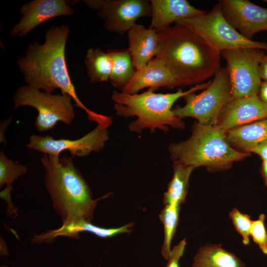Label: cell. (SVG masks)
<instances>
[{
    "instance_id": "obj_24",
    "label": "cell",
    "mask_w": 267,
    "mask_h": 267,
    "mask_svg": "<svg viewBox=\"0 0 267 267\" xmlns=\"http://www.w3.org/2000/svg\"><path fill=\"white\" fill-rule=\"evenodd\" d=\"M84 62L90 82L96 83L109 81L112 60L107 51L105 52L99 47H90L87 51Z\"/></svg>"
},
{
    "instance_id": "obj_17",
    "label": "cell",
    "mask_w": 267,
    "mask_h": 267,
    "mask_svg": "<svg viewBox=\"0 0 267 267\" xmlns=\"http://www.w3.org/2000/svg\"><path fill=\"white\" fill-rule=\"evenodd\" d=\"M152 15L150 28L158 32L173 23L206 12L191 5L186 0H151Z\"/></svg>"
},
{
    "instance_id": "obj_10",
    "label": "cell",
    "mask_w": 267,
    "mask_h": 267,
    "mask_svg": "<svg viewBox=\"0 0 267 267\" xmlns=\"http://www.w3.org/2000/svg\"><path fill=\"white\" fill-rule=\"evenodd\" d=\"M84 2L97 11L107 31L122 35L142 17H151L150 0H86Z\"/></svg>"
},
{
    "instance_id": "obj_25",
    "label": "cell",
    "mask_w": 267,
    "mask_h": 267,
    "mask_svg": "<svg viewBox=\"0 0 267 267\" xmlns=\"http://www.w3.org/2000/svg\"><path fill=\"white\" fill-rule=\"evenodd\" d=\"M180 206L176 204L165 205L159 215L163 222L164 237L162 248L163 257L168 260L171 254V245L172 239L178 226Z\"/></svg>"
},
{
    "instance_id": "obj_28",
    "label": "cell",
    "mask_w": 267,
    "mask_h": 267,
    "mask_svg": "<svg viewBox=\"0 0 267 267\" xmlns=\"http://www.w3.org/2000/svg\"><path fill=\"white\" fill-rule=\"evenodd\" d=\"M186 244V240L184 238L174 247L171 250L166 267H179L178 262L183 254Z\"/></svg>"
},
{
    "instance_id": "obj_12",
    "label": "cell",
    "mask_w": 267,
    "mask_h": 267,
    "mask_svg": "<svg viewBox=\"0 0 267 267\" xmlns=\"http://www.w3.org/2000/svg\"><path fill=\"white\" fill-rule=\"evenodd\" d=\"M228 23L246 39L252 40L258 33L267 31V8L248 0L219 1Z\"/></svg>"
},
{
    "instance_id": "obj_4",
    "label": "cell",
    "mask_w": 267,
    "mask_h": 267,
    "mask_svg": "<svg viewBox=\"0 0 267 267\" xmlns=\"http://www.w3.org/2000/svg\"><path fill=\"white\" fill-rule=\"evenodd\" d=\"M211 83L209 81L195 85L186 91L179 89L174 93H156L153 89L132 94L114 90L111 99L117 115L124 118L137 117L129 125L131 132L140 133L144 129H150L151 132L156 129L167 132L169 126L183 130L185 125L174 114L173 105L189 93L206 89Z\"/></svg>"
},
{
    "instance_id": "obj_9",
    "label": "cell",
    "mask_w": 267,
    "mask_h": 267,
    "mask_svg": "<svg viewBox=\"0 0 267 267\" xmlns=\"http://www.w3.org/2000/svg\"><path fill=\"white\" fill-rule=\"evenodd\" d=\"M266 54L264 49L251 47L230 48L220 52L227 63L232 98L259 95L262 83L259 68Z\"/></svg>"
},
{
    "instance_id": "obj_19",
    "label": "cell",
    "mask_w": 267,
    "mask_h": 267,
    "mask_svg": "<svg viewBox=\"0 0 267 267\" xmlns=\"http://www.w3.org/2000/svg\"><path fill=\"white\" fill-rule=\"evenodd\" d=\"M231 145L246 152L249 148L267 140V118L226 132Z\"/></svg>"
},
{
    "instance_id": "obj_26",
    "label": "cell",
    "mask_w": 267,
    "mask_h": 267,
    "mask_svg": "<svg viewBox=\"0 0 267 267\" xmlns=\"http://www.w3.org/2000/svg\"><path fill=\"white\" fill-rule=\"evenodd\" d=\"M236 230L242 236L243 243L247 245L250 243V231L252 221L248 215L241 213L237 209L233 208L229 213Z\"/></svg>"
},
{
    "instance_id": "obj_11",
    "label": "cell",
    "mask_w": 267,
    "mask_h": 267,
    "mask_svg": "<svg viewBox=\"0 0 267 267\" xmlns=\"http://www.w3.org/2000/svg\"><path fill=\"white\" fill-rule=\"evenodd\" d=\"M109 138L107 128L97 125L83 136L74 140L33 134L29 137L26 146L44 154L59 155L66 150L72 157H82L89 155L92 152L100 151L105 147Z\"/></svg>"
},
{
    "instance_id": "obj_31",
    "label": "cell",
    "mask_w": 267,
    "mask_h": 267,
    "mask_svg": "<svg viewBox=\"0 0 267 267\" xmlns=\"http://www.w3.org/2000/svg\"><path fill=\"white\" fill-rule=\"evenodd\" d=\"M259 96L261 100L267 105V82L262 81Z\"/></svg>"
},
{
    "instance_id": "obj_14",
    "label": "cell",
    "mask_w": 267,
    "mask_h": 267,
    "mask_svg": "<svg viewBox=\"0 0 267 267\" xmlns=\"http://www.w3.org/2000/svg\"><path fill=\"white\" fill-rule=\"evenodd\" d=\"M267 118V105L258 96L232 98L223 107L217 126L226 132Z\"/></svg>"
},
{
    "instance_id": "obj_20",
    "label": "cell",
    "mask_w": 267,
    "mask_h": 267,
    "mask_svg": "<svg viewBox=\"0 0 267 267\" xmlns=\"http://www.w3.org/2000/svg\"><path fill=\"white\" fill-rule=\"evenodd\" d=\"M192 267H245V265L235 254L221 245L207 244L198 250Z\"/></svg>"
},
{
    "instance_id": "obj_5",
    "label": "cell",
    "mask_w": 267,
    "mask_h": 267,
    "mask_svg": "<svg viewBox=\"0 0 267 267\" xmlns=\"http://www.w3.org/2000/svg\"><path fill=\"white\" fill-rule=\"evenodd\" d=\"M169 151L174 162H179L194 169L205 167L212 171L229 169L233 162L249 155V153L231 146L227 140L226 131L217 126L198 123L193 125L189 138L170 144Z\"/></svg>"
},
{
    "instance_id": "obj_30",
    "label": "cell",
    "mask_w": 267,
    "mask_h": 267,
    "mask_svg": "<svg viewBox=\"0 0 267 267\" xmlns=\"http://www.w3.org/2000/svg\"><path fill=\"white\" fill-rule=\"evenodd\" d=\"M259 73L261 80L267 82V54L265 55L260 62Z\"/></svg>"
},
{
    "instance_id": "obj_13",
    "label": "cell",
    "mask_w": 267,
    "mask_h": 267,
    "mask_svg": "<svg viewBox=\"0 0 267 267\" xmlns=\"http://www.w3.org/2000/svg\"><path fill=\"white\" fill-rule=\"evenodd\" d=\"M19 12L22 16L10 32L13 37L23 38L42 23L74 12L65 0H34L21 5Z\"/></svg>"
},
{
    "instance_id": "obj_15",
    "label": "cell",
    "mask_w": 267,
    "mask_h": 267,
    "mask_svg": "<svg viewBox=\"0 0 267 267\" xmlns=\"http://www.w3.org/2000/svg\"><path fill=\"white\" fill-rule=\"evenodd\" d=\"M178 87H181L180 83L165 63L155 57L145 66L136 71L122 92L132 94L147 88L154 89L159 88L172 89Z\"/></svg>"
},
{
    "instance_id": "obj_16",
    "label": "cell",
    "mask_w": 267,
    "mask_h": 267,
    "mask_svg": "<svg viewBox=\"0 0 267 267\" xmlns=\"http://www.w3.org/2000/svg\"><path fill=\"white\" fill-rule=\"evenodd\" d=\"M133 223L117 228H103L91 223V222L81 220L67 223H63L55 229H49L39 234L34 235L30 240L33 244L50 243L59 236H66L69 238L79 239V233L87 232L92 233L100 238H109L116 235L130 233Z\"/></svg>"
},
{
    "instance_id": "obj_27",
    "label": "cell",
    "mask_w": 267,
    "mask_h": 267,
    "mask_svg": "<svg viewBox=\"0 0 267 267\" xmlns=\"http://www.w3.org/2000/svg\"><path fill=\"white\" fill-rule=\"evenodd\" d=\"M265 219V215L261 214L257 220L252 221L250 235L263 253L267 255V232L264 223Z\"/></svg>"
},
{
    "instance_id": "obj_32",
    "label": "cell",
    "mask_w": 267,
    "mask_h": 267,
    "mask_svg": "<svg viewBox=\"0 0 267 267\" xmlns=\"http://www.w3.org/2000/svg\"><path fill=\"white\" fill-rule=\"evenodd\" d=\"M262 174L265 184L267 186V160L263 161L262 165Z\"/></svg>"
},
{
    "instance_id": "obj_2",
    "label": "cell",
    "mask_w": 267,
    "mask_h": 267,
    "mask_svg": "<svg viewBox=\"0 0 267 267\" xmlns=\"http://www.w3.org/2000/svg\"><path fill=\"white\" fill-rule=\"evenodd\" d=\"M158 33L159 50L156 57L181 87L204 83L220 69V53L190 29L175 25Z\"/></svg>"
},
{
    "instance_id": "obj_18",
    "label": "cell",
    "mask_w": 267,
    "mask_h": 267,
    "mask_svg": "<svg viewBox=\"0 0 267 267\" xmlns=\"http://www.w3.org/2000/svg\"><path fill=\"white\" fill-rule=\"evenodd\" d=\"M128 49L136 70L145 66L159 50V35L157 31L136 23L127 32Z\"/></svg>"
},
{
    "instance_id": "obj_8",
    "label": "cell",
    "mask_w": 267,
    "mask_h": 267,
    "mask_svg": "<svg viewBox=\"0 0 267 267\" xmlns=\"http://www.w3.org/2000/svg\"><path fill=\"white\" fill-rule=\"evenodd\" d=\"M15 108L31 106L38 112L34 125L38 131L52 129L59 122L70 125L75 118L72 98L67 94H53L28 85L19 87L13 96Z\"/></svg>"
},
{
    "instance_id": "obj_34",
    "label": "cell",
    "mask_w": 267,
    "mask_h": 267,
    "mask_svg": "<svg viewBox=\"0 0 267 267\" xmlns=\"http://www.w3.org/2000/svg\"><path fill=\"white\" fill-rule=\"evenodd\" d=\"M264 2H265L266 3H267V0H263Z\"/></svg>"
},
{
    "instance_id": "obj_7",
    "label": "cell",
    "mask_w": 267,
    "mask_h": 267,
    "mask_svg": "<svg viewBox=\"0 0 267 267\" xmlns=\"http://www.w3.org/2000/svg\"><path fill=\"white\" fill-rule=\"evenodd\" d=\"M183 98L184 105L173 109L177 117L180 119L192 117L200 124L216 126L221 110L232 98L226 67L220 68L215 75L213 81L202 92L199 94L190 92Z\"/></svg>"
},
{
    "instance_id": "obj_1",
    "label": "cell",
    "mask_w": 267,
    "mask_h": 267,
    "mask_svg": "<svg viewBox=\"0 0 267 267\" xmlns=\"http://www.w3.org/2000/svg\"><path fill=\"white\" fill-rule=\"evenodd\" d=\"M70 33L67 25L47 30L43 44L35 41L28 46L25 54L17 60V66L26 85L53 93L59 89L71 96L75 105L84 110L90 121L107 128L111 117L94 112L79 99L68 69L65 48Z\"/></svg>"
},
{
    "instance_id": "obj_3",
    "label": "cell",
    "mask_w": 267,
    "mask_h": 267,
    "mask_svg": "<svg viewBox=\"0 0 267 267\" xmlns=\"http://www.w3.org/2000/svg\"><path fill=\"white\" fill-rule=\"evenodd\" d=\"M44 169V181L52 206L63 223L85 220L91 222L97 202L72 156L44 154L41 159Z\"/></svg>"
},
{
    "instance_id": "obj_23",
    "label": "cell",
    "mask_w": 267,
    "mask_h": 267,
    "mask_svg": "<svg viewBox=\"0 0 267 267\" xmlns=\"http://www.w3.org/2000/svg\"><path fill=\"white\" fill-rule=\"evenodd\" d=\"M173 167V177L164 193L163 203L165 205L176 204L180 206L185 201L189 178L194 169L178 161L174 162Z\"/></svg>"
},
{
    "instance_id": "obj_33",
    "label": "cell",
    "mask_w": 267,
    "mask_h": 267,
    "mask_svg": "<svg viewBox=\"0 0 267 267\" xmlns=\"http://www.w3.org/2000/svg\"><path fill=\"white\" fill-rule=\"evenodd\" d=\"M0 267H7L6 266H5V265H1Z\"/></svg>"
},
{
    "instance_id": "obj_22",
    "label": "cell",
    "mask_w": 267,
    "mask_h": 267,
    "mask_svg": "<svg viewBox=\"0 0 267 267\" xmlns=\"http://www.w3.org/2000/svg\"><path fill=\"white\" fill-rule=\"evenodd\" d=\"M107 51L112 60L109 82L114 87L123 91L136 71L128 48L112 49Z\"/></svg>"
},
{
    "instance_id": "obj_21",
    "label": "cell",
    "mask_w": 267,
    "mask_h": 267,
    "mask_svg": "<svg viewBox=\"0 0 267 267\" xmlns=\"http://www.w3.org/2000/svg\"><path fill=\"white\" fill-rule=\"evenodd\" d=\"M27 167L23 164L9 159L1 151L0 152V188L6 184V187L0 191V197L7 203V213L9 217L15 218L17 209L11 200V191L13 189L12 183L18 178L25 174Z\"/></svg>"
},
{
    "instance_id": "obj_29",
    "label": "cell",
    "mask_w": 267,
    "mask_h": 267,
    "mask_svg": "<svg viewBox=\"0 0 267 267\" xmlns=\"http://www.w3.org/2000/svg\"><path fill=\"white\" fill-rule=\"evenodd\" d=\"M246 152H253L259 155L263 161L267 160V140L249 148Z\"/></svg>"
},
{
    "instance_id": "obj_6",
    "label": "cell",
    "mask_w": 267,
    "mask_h": 267,
    "mask_svg": "<svg viewBox=\"0 0 267 267\" xmlns=\"http://www.w3.org/2000/svg\"><path fill=\"white\" fill-rule=\"evenodd\" d=\"M175 25L190 29L220 53L225 49L240 47L267 50V42L248 40L228 23L219 2L209 12L181 19Z\"/></svg>"
}]
</instances>
